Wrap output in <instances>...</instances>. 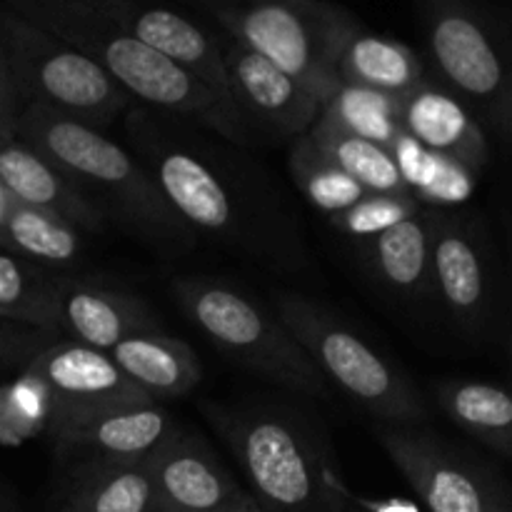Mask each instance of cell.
Listing matches in <instances>:
<instances>
[{"label":"cell","instance_id":"9a60e30c","mask_svg":"<svg viewBox=\"0 0 512 512\" xmlns=\"http://www.w3.org/2000/svg\"><path fill=\"white\" fill-rule=\"evenodd\" d=\"M55 333L70 343L108 353L120 340L140 333H163L158 315L135 295L85 280H58L53 293Z\"/></svg>","mask_w":512,"mask_h":512},{"label":"cell","instance_id":"6da1fadb","mask_svg":"<svg viewBox=\"0 0 512 512\" xmlns=\"http://www.w3.org/2000/svg\"><path fill=\"white\" fill-rule=\"evenodd\" d=\"M125 130L130 155L195 235H210L270 265L298 263L300 238L293 220L258 170L233 163L235 155L183 133L148 108H133Z\"/></svg>","mask_w":512,"mask_h":512},{"label":"cell","instance_id":"8992f818","mask_svg":"<svg viewBox=\"0 0 512 512\" xmlns=\"http://www.w3.org/2000/svg\"><path fill=\"white\" fill-rule=\"evenodd\" d=\"M170 293L185 318L230 360L290 393L328 398L318 368L255 298L213 278H175Z\"/></svg>","mask_w":512,"mask_h":512},{"label":"cell","instance_id":"d6a6232c","mask_svg":"<svg viewBox=\"0 0 512 512\" xmlns=\"http://www.w3.org/2000/svg\"><path fill=\"white\" fill-rule=\"evenodd\" d=\"M55 343V333L18 320L0 318V370H23L30 360Z\"/></svg>","mask_w":512,"mask_h":512},{"label":"cell","instance_id":"7a4b0ae2","mask_svg":"<svg viewBox=\"0 0 512 512\" xmlns=\"http://www.w3.org/2000/svg\"><path fill=\"white\" fill-rule=\"evenodd\" d=\"M8 8L93 60L148 110L203 123L233 143L248 138L240 115L213 90L93 13L88 0H15Z\"/></svg>","mask_w":512,"mask_h":512},{"label":"cell","instance_id":"7402d4cb","mask_svg":"<svg viewBox=\"0 0 512 512\" xmlns=\"http://www.w3.org/2000/svg\"><path fill=\"white\" fill-rule=\"evenodd\" d=\"M338 80L355 88L408 95L423 80V63L400 40L355 30L338 60Z\"/></svg>","mask_w":512,"mask_h":512},{"label":"cell","instance_id":"e0dca14e","mask_svg":"<svg viewBox=\"0 0 512 512\" xmlns=\"http://www.w3.org/2000/svg\"><path fill=\"white\" fill-rule=\"evenodd\" d=\"M175 423L158 403L118 405L98 413L63 420L48 428V435L68 450H88L93 460L108 463H143L173 435Z\"/></svg>","mask_w":512,"mask_h":512},{"label":"cell","instance_id":"4dcf8cb0","mask_svg":"<svg viewBox=\"0 0 512 512\" xmlns=\"http://www.w3.org/2000/svg\"><path fill=\"white\" fill-rule=\"evenodd\" d=\"M415 213H420L415 195L410 193L370 195L368 193L350 210H345V213L340 215H333V223L335 228L343 230L348 238L360 240V243H363V240L375 238V235L385 233V230L393 228V225L413 218Z\"/></svg>","mask_w":512,"mask_h":512},{"label":"cell","instance_id":"cb8c5ba5","mask_svg":"<svg viewBox=\"0 0 512 512\" xmlns=\"http://www.w3.org/2000/svg\"><path fill=\"white\" fill-rule=\"evenodd\" d=\"M65 503L85 512H158L153 480L143 463L90 460L73 473Z\"/></svg>","mask_w":512,"mask_h":512},{"label":"cell","instance_id":"f1b7e54d","mask_svg":"<svg viewBox=\"0 0 512 512\" xmlns=\"http://www.w3.org/2000/svg\"><path fill=\"white\" fill-rule=\"evenodd\" d=\"M55 278H45L15 255L0 253V318L55 333Z\"/></svg>","mask_w":512,"mask_h":512},{"label":"cell","instance_id":"4fadbf2b","mask_svg":"<svg viewBox=\"0 0 512 512\" xmlns=\"http://www.w3.org/2000/svg\"><path fill=\"white\" fill-rule=\"evenodd\" d=\"M88 5L110 25L193 75L233 108L225 85L220 40L203 25L178 10L140 5L135 0H88Z\"/></svg>","mask_w":512,"mask_h":512},{"label":"cell","instance_id":"836d02e7","mask_svg":"<svg viewBox=\"0 0 512 512\" xmlns=\"http://www.w3.org/2000/svg\"><path fill=\"white\" fill-rule=\"evenodd\" d=\"M18 113L20 105L18 98H15L13 80H10L3 40H0V145L15 140V120H18Z\"/></svg>","mask_w":512,"mask_h":512},{"label":"cell","instance_id":"4316f807","mask_svg":"<svg viewBox=\"0 0 512 512\" xmlns=\"http://www.w3.org/2000/svg\"><path fill=\"white\" fill-rule=\"evenodd\" d=\"M308 138L315 148L330 160L338 170H343L350 180L360 185L370 195H403L408 188L400 180L395 168L393 153L388 148L355 135L340 133L323 123H315L308 130Z\"/></svg>","mask_w":512,"mask_h":512},{"label":"cell","instance_id":"ba28073f","mask_svg":"<svg viewBox=\"0 0 512 512\" xmlns=\"http://www.w3.org/2000/svg\"><path fill=\"white\" fill-rule=\"evenodd\" d=\"M0 40L18 105H40L90 128H103L133 100L98 65L70 45L0 8Z\"/></svg>","mask_w":512,"mask_h":512},{"label":"cell","instance_id":"d6986e66","mask_svg":"<svg viewBox=\"0 0 512 512\" xmlns=\"http://www.w3.org/2000/svg\"><path fill=\"white\" fill-rule=\"evenodd\" d=\"M400 128L430 153L458 160L478 173L488 158L483 125L468 105L445 90L420 83L400 100Z\"/></svg>","mask_w":512,"mask_h":512},{"label":"cell","instance_id":"603a6c76","mask_svg":"<svg viewBox=\"0 0 512 512\" xmlns=\"http://www.w3.org/2000/svg\"><path fill=\"white\" fill-rule=\"evenodd\" d=\"M435 403L470 438L503 458L512 455V398L485 380H445L435 388Z\"/></svg>","mask_w":512,"mask_h":512},{"label":"cell","instance_id":"ac0fdd59","mask_svg":"<svg viewBox=\"0 0 512 512\" xmlns=\"http://www.w3.org/2000/svg\"><path fill=\"white\" fill-rule=\"evenodd\" d=\"M0 190L13 203L58 215L78 230L100 233L105 228L103 205L18 140L0 145Z\"/></svg>","mask_w":512,"mask_h":512},{"label":"cell","instance_id":"e575fe53","mask_svg":"<svg viewBox=\"0 0 512 512\" xmlns=\"http://www.w3.org/2000/svg\"><path fill=\"white\" fill-rule=\"evenodd\" d=\"M350 503H358L360 512H418L413 503L403 498H388V500H355L350 495Z\"/></svg>","mask_w":512,"mask_h":512},{"label":"cell","instance_id":"d590c367","mask_svg":"<svg viewBox=\"0 0 512 512\" xmlns=\"http://www.w3.org/2000/svg\"><path fill=\"white\" fill-rule=\"evenodd\" d=\"M225 512H270V510H265L263 505H260L258 500H253V498H250V495L240 493V498L235 500V503L230 505V508L225 510Z\"/></svg>","mask_w":512,"mask_h":512},{"label":"cell","instance_id":"484cf974","mask_svg":"<svg viewBox=\"0 0 512 512\" xmlns=\"http://www.w3.org/2000/svg\"><path fill=\"white\" fill-rule=\"evenodd\" d=\"M400 100L398 95L338 83L320 103L318 123L390 150L403 135Z\"/></svg>","mask_w":512,"mask_h":512},{"label":"cell","instance_id":"8fae6325","mask_svg":"<svg viewBox=\"0 0 512 512\" xmlns=\"http://www.w3.org/2000/svg\"><path fill=\"white\" fill-rule=\"evenodd\" d=\"M23 370L48 393L50 425L118 405L155 403L120 373L108 353L70 340L45 348Z\"/></svg>","mask_w":512,"mask_h":512},{"label":"cell","instance_id":"5b68a950","mask_svg":"<svg viewBox=\"0 0 512 512\" xmlns=\"http://www.w3.org/2000/svg\"><path fill=\"white\" fill-rule=\"evenodd\" d=\"M205 10L225 30V38L273 63L318 103L340 83V53L360 30L348 10L320 0L208 3Z\"/></svg>","mask_w":512,"mask_h":512},{"label":"cell","instance_id":"8d00e7d4","mask_svg":"<svg viewBox=\"0 0 512 512\" xmlns=\"http://www.w3.org/2000/svg\"><path fill=\"white\" fill-rule=\"evenodd\" d=\"M58 512H85V510H80V508H75V505L65 503V505H63V508H60Z\"/></svg>","mask_w":512,"mask_h":512},{"label":"cell","instance_id":"d4e9b609","mask_svg":"<svg viewBox=\"0 0 512 512\" xmlns=\"http://www.w3.org/2000/svg\"><path fill=\"white\" fill-rule=\"evenodd\" d=\"M0 245L13 250L15 258L20 255L45 265H73L83 250L80 230L68 220L10 198L0 213Z\"/></svg>","mask_w":512,"mask_h":512},{"label":"cell","instance_id":"44dd1931","mask_svg":"<svg viewBox=\"0 0 512 512\" xmlns=\"http://www.w3.org/2000/svg\"><path fill=\"white\" fill-rule=\"evenodd\" d=\"M435 215L415 213L375 238L363 240V255L388 288L403 295H420L433 285Z\"/></svg>","mask_w":512,"mask_h":512},{"label":"cell","instance_id":"1f68e13d","mask_svg":"<svg viewBox=\"0 0 512 512\" xmlns=\"http://www.w3.org/2000/svg\"><path fill=\"white\" fill-rule=\"evenodd\" d=\"M475 180H478V173L460 165L458 160L430 153L428 168H425L413 195L415 200H425V203L458 205L473 195Z\"/></svg>","mask_w":512,"mask_h":512},{"label":"cell","instance_id":"5bb4252c","mask_svg":"<svg viewBox=\"0 0 512 512\" xmlns=\"http://www.w3.org/2000/svg\"><path fill=\"white\" fill-rule=\"evenodd\" d=\"M430 273L450 315L468 330H478L490 313L493 265L488 240L473 220L435 215Z\"/></svg>","mask_w":512,"mask_h":512},{"label":"cell","instance_id":"f546056e","mask_svg":"<svg viewBox=\"0 0 512 512\" xmlns=\"http://www.w3.org/2000/svg\"><path fill=\"white\" fill-rule=\"evenodd\" d=\"M50 398L43 385L20 370L13 383L0 385V445L15 448L48 433Z\"/></svg>","mask_w":512,"mask_h":512},{"label":"cell","instance_id":"83f0119b","mask_svg":"<svg viewBox=\"0 0 512 512\" xmlns=\"http://www.w3.org/2000/svg\"><path fill=\"white\" fill-rule=\"evenodd\" d=\"M290 173H293L295 185L305 195V200L318 210H323V213H328L330 218L350 210L368 195L343 170L335 168L315 148L308 135L295 140L293 150H290Z\"/></svg>","mask_w":512,"mask_h":512},{"label":"cell","instance_id":"9c48e42d","mask_svg":"<svg viewBox=\"0 0 512 512\" xmlns=\"http://www.w3.org/2000/svg\"><path fill=\"white\" fill-rule=\"evenodd\" d=\"M425 33L435 65L458 100L508 133L512 115L510 48L493 15L468 3H430Z\"/></svg>","mask_w":512,"mask_h":512},{"label":"cell","instance_id":"3957f363","mask_svg":"<svg viewBox=\"0 0 512 512\" xmlns=\"http://www.w3.org/2000/svg\"><path fill=\"white\" fill-rule=\"evenodd\" d=\"M270 512H345L350 490L328 443L298 413L268 405L205 408Z\"/></svg>","mask_w":512,"mask_h":512},{"label":"cell","instance_id":"7c38bea8","mask_svg":"<svg viewBox=\"0 0 512 512\" xmlns=\"http://www.w3.org/2000/svg\"><path fill=\"white\" fill-rule=\"evenodd\" d=\"M220 53L230 103L245 130L255 123L280 138L298 140L318 123L320 103L290 75L230 38L220 40Z\"/></svg>","mask_w":512,"mask_h":512},{"label":"cell","instance_id":"52a82bcc","mask_svg":"<svg viewBox=\"0 0 512 512\" xmlns=\"http://www.w3.org/2000/svg\"><path fill=\"white\" fill-rule=\"evenodd\" d=\"M275 318L293 335L325 383L388 425H420L428 403L420 390L330 310L295 293L275 298Z\"/></svg>","mask_w":512,"mask_h":512},{"label":"cell","instance_id":"ffe728a7","mask_svg":"<svg viewBox=\"0 0 512 512\" xmlns=\"http://www.w3.org/2000/svg\"><path fill=\"white\" fill-rule=\"evenodd\" d=\"M120 373L150 400L188 395L200 383V360L185 340L165 333H140L108 350Z\"/></svg>","mask_w":512,"mask_h":512},{"label":"cell","instance_id":"277c9868","mask_svg":"<svg viewBox=\"0 0 512 512\" xmlns=\"http://www.w3.org/2000/svg\"><path fill=\"white\" fill-rule=\"evenodd\" d=\"M15 140L43 155L83 193L93 190V200L98 195L113 203L118 215L145 238L173 248L195 240L193 230L165 203L143 165L98 128L40 105H23L15 120Z\"/></svg>","mask_w":512,"mask_h":512},{"label":"cell","instance_id":"2e32d148","mask_svg":"<svg viewBox=\"0 0 512 512\" xmlns=\"http://www.w3.org/2000/svg\"><path fill=\"white\" fill-rule=\"evenodd\" d=\"M145 465L158 512H225L243 493L208 445L178 428Z\"/></svg>","mask_w":512,"mask_h":512},{"label":"cell","instance_id":"30bf717a","mask_svg":"<svg viewBox=\"0 0 512 512\" xmlns=\"http://www.w3.org/2000/svg\"><path fill=\"white\" fill-rule=\"evenodd\" d=\"M378 440L430 512H510L498 475L420 425H385Z\"/></svg>","mask_w":512,"mask_h":512}]
</instances>
